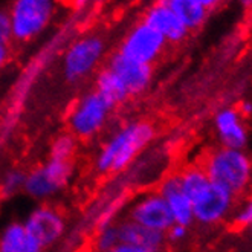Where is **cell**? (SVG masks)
Returning <instances> with one entry per match:
<instances>
[{"instance_id": "8fae6325", "label": "cell", "mask_w": 252, "mask_h": 252, "mask_svg": "<svg viewBox=\"0 0 252 252\" xmlns=\"http://www.w3.org/2000/svg\"><path fill=\"white\" fill-rule=\"evenodd\" d=\"M142 22L155 29L167 43H181L189 34V31L167 5V2H158L147 8Z\"/></svg>"}, {"instance_id": "3957f363", "label": "cell", "mask_w": 252, "mask_h": 252, "mask_svg": "<svg viewBox=\"0 0 252 252\" xmlns=\"http://www.w3.org/2000/svg\"><path fill=\"white\" fill-rule=\"evenodd\" d=\"M8 12L12 40L31 41L49 26L55 3L51 0H16Z\"/></svg>"}, {"instance_id": "ba28073f", "label": "cell", "mask_w": 252, "mask_h": 252, "mask_svg": "<svg viewBox=\"0 0 252 252\" xmlns=\"http://www.w3.org/2000/svg\"><path fill=\"white\" fill-rule=\"evenodd\" d=\"M22 223L41 249L57 243L66 231V220L63 214L51 205L37 206Z\"/></svg>"}, {"instance_id": "ffe728a7", "label": "cell", "mask_w": 252, "mask_h": 252, "mask_svg": "<svg viewBox=\"0 0 252 252\" xmlns=\"http://www.w3.org/2000/svg\"><path fill=\"white\" fill-rule=\"evenodd\" d=\"M77 152V138L72 133H62L58 135L49 148V159L72 162V158Z\"/></svg>"}, {"instance_id": "d4e9b609", "label": "cell", "mask_w": 252, "mask_h": 252, "mask_svg": "<svg viewBox=\"0 0 252 252\" xmlns=\"http://www.w3.org/2000/svg\"><path fill=\"white\" fill-rule=\"evenodd\" d=\"M187 235H188V228L182 225H176V223L165 234L167 242H182L187 239Z\"/></svg>"}, {"instance_id": "2e32d148", "label": "cell", "mask_w": 252, "mask_h": 252, "mask_svg": "<svg viewBox=\"0 0 252 252\" xmlns=\"http://www.w3.org/2000/svg\"><path fill=\"white\" fill-rule=\"evenodd\" d=\"M165 2L188 31L199 29L206 22L214 6L219 5L216 0H165Z\"/></svg>"}, {"instance_id": "7402d4cb", "label": "cell", "mask_w": 252, "mask_h": 252, "mask_svg": "<svg viewBox=\"0 0 252 252\" xmlns=\"http://www.w3.org/2000/svg\"><path fill=\"white\" fill-rule=\"evenodd\" d=\"M26 173L20 170H11L5 174L2 181V192L5 196H12L19 191H23Z\"/></svg>"}, {"instance_id": "6da1fadb", "label": "cell", "mask_w": 252, "mask_h": 252, "mask_svg": "<svg viewBox=\"0 0 252 252\" xmlns=\"http://www.w3.org/2000/svg\"><path fill=\"white\" fill-rule=\"evenodd\" d=\"M155 139V127L147 121H131L116 130L101 147L95 159L99 173H118L128 167Z\"/></svg>"}, {"instance_id": "9a60e30c", "label": "cell", "mask_w": 252, "mask_h": 252, "mask_svg": "<svg viewBox=\"0 0 252 252\" xmlns=\"http://www.w3.org/2000/svg\"><path fill=\"white\" fill-rule=\"evenodd\" d=\"M116 229H118V237H120V243L141 246L158 252H160V249L167 243V237L164 232L144 228L128 219L116 223Z\"/></svg>"}, {"instance_id": "4316f807", "label": "cell", "mask_w": 252, "mask_h": 252, "mask_svg": "<svg viewBox=\"0 0 252 252\" xmlns=\"http://www.w3.org/2000/svg\"><path fill=\"white\" fill-rule=\"evenodd\" d=\"M9 60V48L5 44H0V69H3V66Z\"/></svg>"}, {"instance_id": "9c48e42d", "label": "cell", "mask_w": 252, "mask_h": 252, "mask_svg": "<svg viewBox=\"0 0 252 252\" xmlns=\"http://www.w3.org/2000/svg\"><path fill=\"white\" fill-rule=\"evenodd\" d=\"M127 219L144 228L164 234L174 225L168 206L159 192H147L136 199L130 206Z\"/></svg>"}, {"instance_id": "5b68a950", "label": "cell", "mask_w": 252, "mask_h": 252, "mask_svg": "<svg viewBox=\"0 0 252 252\" xmlns=\"http://www.w3.org/2000/svg\"><path fill=\"white\" fill-rule=\"evenodd\" d=\"M106 52L104 40L98 35H86L73 41L63 57V73L67 81L77 83L99 66Z\"/></svg>"}, {"instance_id": "277c9868", "label": "cell", "mask_w": 252, "mask_h": 252, "mask_svg": "<svg viewBox=\"0 0 252 252\" xmlns=\"http://www.w3.org/2000/svg\"><path fill=\"white\" fill-rule=\"evenodd\" d=\"M112 109L109 102L95 91L87 92L73 104L67 116L70 133L75 138H92L98 135L110 118Z\"/></svg>"}, {"instance_id": "44dd1931", "label": "cell", "mask_w": 252, "mask_h": 252, "mask_svg": "<svg viewBox=\"0 0 252 252\" xmlns=\"http://www.w3.org/2000/svg\"><path fill=\"white\" fill-rule=\"evenodd\" d=\"M116 245H120V237H118L116 223H109L102 226L95 239L96 252H110Z\"/></svg>"}, {"instance_id": "d6986e66", "label": "cell", "mask_w": 252, "mask_h": 252, "mask_svg": "<svg viewBox=\"0 0 252 252\" xmlns=\"http://www.w3.org/2000/svg\"><path fill=\"white\" fill-rule=\"evenodd\" d=\"M177 176H179L181 188L185 192V196L191 200V203L199 200L213 185L202 167H189Z\"/></svg>"}, {"instance_id": "83f0119b", "label": "cell", "mask_w": 252, "mask_h": 252, "mask_svg": "<svg viewBox=\"0 0 252 252\" xmlns=\"http://www.w3.org/2000/svg\"><path fill=\"white\" fill-rule=\"evenodd\" d=\"M239 113H240V116H251L252 115V102H249V101L242 102Z\"/></svg>"}, {"instance_id": "484cf974", "label": "cell", "mask_w": 252, "mask_h": 252, "mask_svg": "<svg viewBox=\"0 0 252 252\" xmlns=\"http://www.w3.org/2000/svg\"><path fill=\"white\" fill-rule=\"evenodd\" d=\"M110 252H158V251H152V249L141 248V246H133V245L120 243V245H116Z\"/></svg>"}, {"instance_id": "603a6c76", "label": "cell", "mask_w": 252, "mask_h": 252, "mask_svg": "<svg viewBox=\"0 0 252 252\" xmlns=\"http://www.w3.org/2000/svg\"><path fill=\"white\" fill-rule=\"evenodd\" d=\"M12 40V31H11V19L9 12L6 9L0 8V44H8Z\"/></svg>"}, {"instance_id": "30bf717a", "label": "cell", "mask_w": 252, "mask_h": 252, "mask_svg": "<svg viewBox=\"0 0 252 252\" xmlns=\"http://www.w3.org/2000/svg\"><path fill=\"white\" fill-rule=\"evenodd\" d=\"M234 199L235 197L229 191L213 184L199 200L192 203L194 221H199L203 225L217 223L229 214Z\"/></svg>"}, {"instance_id": "7a4b0ae2", "label": "cell", "mask_w": 252, "mask_h": 252, "mask_svg": "<svg viewBox=\"0 0 252 252\" xmlns=\"http://www.w3.org/2000/svg\"><path fill=\"white\" fill-rule=\"evenodd\" d=\"M202 168L211 184L225 188L234 197L245 191L252 174V164L243 150H231L223 147L206 158Z\"/></svg>"}, {"instance_id": "e0dca14e", "label": "cell", "mask_w": 252, "mask_h": 252, "mask_svg": "<svg viewBox=\"0 0 252 252\" xmlns=\"http://www.w3.org/2000/svg\"><path fill=\"white\" fill-rule=\"evenodd\" d=\"M0 252H43V249L28 234L23 223L14 221L0 234Z\"/></svg>"}, {"instance_id": "52a82bcc", "label": "cell", "mask_w": 252, "mask_h": 252, "mask_svg": "<svg viewBox=\"0 0 252 252\" xmlns=\"http://www.w3.org/2000/svg\"><path fill=\"white\" fill-rule=\"evenodd\" d=\"M165 44L167 41L155 29L144 22H139L127 32L118 54L136 63L152 66V63L156 62L162 51L165 49Z\"/></svg>"}, {"instance_id": "ac0fdd59", "label": "cell", "mask_w": 252, "mask_h": 252, "mask_svg": "<svg viewBox=\"0 0 252 252\" xmlns=\"http://www.w3.org/2000/svg\"><path fill=\"white\" fill-rule=\"evenodd\" d=\"M94 91L104 98L112 107L121 104V102L127 101L130 98V94L123 84V81L118 78V75L110 70L107 66L102 67L95 78V89Z\"/></svg>"}, {"instance_id": "5bb4252c", "label": "cell", "mask_w": 252, "mask_h": 252, "mask_svg": "<svg viewBox=\"0 0 252 252\" xmlns=\"http://www.w3.org/2000/svg\"><path fill=\"white\" fill-rule=\"evenodd\" d=\"M214 126L223 148L243 150L248 142V131L239 110L232 107L221 109L216 113Z\"/></svg>"}, {"instance_id": "cb8c5ba5", "label": "cell", "mask_w": 252, "mask_h": 252, "mask_svg": "<svg viewBox=\"0 0 252 252\" xmlns=\"http://www.w3.org/2000/svg\"><path fill=\"white\" fill-rule=\"evenodd\" d=\"M235 223L240 226H251L252 225V197L245 203L243 208L235 214Z\"/></svg>"}, {"instance_id": "4fadbf2b", "label": "cell", "mask_w": 252, "mask_h": 252, "mask_svg": "<svg viewBox=\"0 0 252 252\" xmlns=\"http://www.w3.org/2000/svg\"><path fill=\"white\" fill-rule=\"evenodd\" d=\"M159 194L165 200L168 210L171 213V217L176 225H182L189 228L194 223V214H192V203L185 196V192L181 188L179 176L174 174L170 176L160 184Z\"/></svg>"}, {"instance_id": "f1b7e54d", "label": "cell", "mask_w": 252, "mask_h": 252, "mask_svg": "<svg viewBox=\"0 0 252 252\" xmlns=\"http://www.w3.org/2000/svg\"><path fill=\"white\" fill-rule=\"evenodd\" d=\"M249 231H251V235H252V225L249 226Z\"/></svg>"}, {"instance_id": "7c38bea8", "label": "cell", "mask_w": 252, "mask_h": 252, "mask_svg": "<svg viewBox=\"0 0 252 252\" xmlns=\"http://www.w3.org/2000/svg\"><path fill=\"white\" fill-rule=\"evenodd\" d=\"M107 67L113 70L118 75V78L123 81L130 96L141 95L150 86L153 70L152 66L148 64H141L133 60H128V58L116 52L110 57Z\"/></svg>"}, {"instance_id": "8992f818", "label": "cell", "mask_w": 252, "mask_h": 252, "mask_svg": "<svg viewBox=\"0 0 252 252\" xmlns=\"http://www.w3.org/2000/svg\"><path fill=\"white\" fill-rule=\"evenodd\" d=\"M72 176V162L48 159L41 167L26 173L23 191L32 199L46 200L62 191L70 182Z\"/></svg>"}]
</instances>
